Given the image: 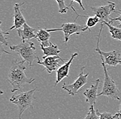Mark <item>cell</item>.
<instances>
[{
  "label": "cell",
  "mask_w": 121,
  "mask_h": 119,
  "mask_svg": "<svg viewBox=\"0 0 121 119\" xmlns=\"http://www.w3.org/2000/svg\"><path fill=\"white\" fill-rule=\"evenodd\" d=\"M37 88L29 91L21 92L19 95H15L10 99V101L15 104L19 109V119H22L23 113L28 108H33V101L36 100L35 97V92Z\"/></svg>",
  "instance_id": "4"
},
{
  "label": "cell",
  "mask_w": 121,
  "mask_h": 119,
  "mask_svg": "<svg viewBox=\"0 0 121 119\" xmlns=\"http://www.w3.org/2000/svg\"><path fill=\"white\" fill-rule=\"evenodd\" d=\"M82 1H83V0H71V2H70V4H69V8L71 7L72 8L73 7L72 3H73V2H76V3H78V4L80 5V6H81V8L83 9V10H85V8L83 6Z\"/></svg>",
  "instance_id": "23"
},
{
  "label": "cell",
  "mask_w": 121,
  "mask_h": 119,
  "mask_svg": "<svg viewBox=\"0 0 121 119\" xmlns=\"http://www.w3.org/2000/svg\"><path fill=\"white\" fill-rule=\"evenodd\" d=\"M101 60H102V66L104 70L105 77H104V82H103L102 91L100 92V93L98 94V97L105 96L108 97L109 101L110 99H116V100L121 101L120 91L118 88L117 85L116 84L115 82L112 79V77L108 73L106 65L104 63V59L102 56H101Z\"/></svg>",
  "instance_id": "3"
},
{
  "label": "cell",
  "mask_w": 121,
  "mask_h": 119,
  "mask_svg": "<svg viewBox=\"0 0 121 119\" xmlns=\"http://www.w3.org/2000/svg\"><path fill=\"white\" fill-rule=\"evenodd\" d=\"M41 49L42 50L43 53V59H45L50 56H59V54L61 52L58 48L57 45H54L52 43H50V45L46 47L41 46Z\"/></svg>",
  "instance_id": "15"
},
{
  "label": "cell",
  "mask_w": 121,
  "mask_h": 119,
  "mask_svg": "<svg viewBox=\"0 0 121 119\" xmlns=\"http://www.w3.org/2000/svg\"><path fill=\"white\" fill-rule=\"evenodd\" d=\"M35 38L39 42H40V46L46 47L50 45V42H49V40L50 38V34L46 29L39 28Z\"/></svg>",
  "instance_id": "14"
},
{
  "label": "cell",
  "mask_w": 121,
  "mask_h": 119,
  "mask_svg": "<svg viewBox=\"0 0 121 119\" xmlns=\"http://www.w3.org/2000/svg\"><path fill=\"white\" fill-rule=\"evenodd\" d=\"M60 61L63 62H65V60L62 59L59 56H50L43 59V62H41L40 60H38L37 63L40 65L43 66L44 70H45L49 74H50L53 71H56L58 70V68L60 67L59 64Z\"/></svg>",
  "instance_id": "9"
},
{
  "label": "cell",
  "mask_w": 121,
  "mask_h": 119,
  "mask_svg": "<svg viewBox=\"0 0 121 119\" xmlns=\"http://www.w3.org/2000/svg\"><path fill=\"white\" fill-rule=\"evenodd\" d=\"M19 36L21 38L22 41H26L32 38H35L37 34H35L36 30L31 28L27 23H25L21 29L17 30Z\"/></svg>",
  "instance_id": "13"
},
{
  "label": "cell",
  "mask_w": 121,
  "mask_h": 119,
  "mask_svg": "<svg viewBox=\"0 0 121 119\" xmlns=\"http://www.w3.org/2000/svg\"><path fill=\"white\" fill-rule=\"evenodd\" d=\"M25 61H19L17 59L12 62L11 67L8 75V82H9L13 88L11 92L16 91H22V89L27 84H30L35 81V78H28L25 73L26 67Z\"/></svg>",
  "instance_id": "1"
},
{
  "label": "cell",
  "mask_w": 121,
  "mask_h": 119,
  "mask_svg": "<svg viewBox=\"0 0 121 119\" xmlns=\"http://www.w3.org/2000/svg\"><path fill=\"white\" fill-rule=\"evenodd\" d=\"M100 80L97 79L94 81V84L91 86L90 88L87 89L84 92V95L85 97V101L87 103H90L91 105H95L97 97H98V90L100 86Z\"/></svg>",
  "instance_id": "11"
},
{
  "label": "cell",
  "mask_w": 121,
  "mask_h": 119,
  "mask_svg": "<svg viewBox=\"0 0 121 119\" xmlns=\"http://www.w3.org/2000/svg\"><path fill=\"white\" fill-rule=\"evenodd\" d=\"M104 24H101L100 25V30L99 32V34L98 36V40H97V47L95 49L96 52L99 53L100 56H102L104 59V63L105 65L109 67H116L118 65H121V53L118 50H113L109 52H105L100 50L99 47V43H100V35L103 30Z\"/></svg>",
  "instance_id": "5"
},
{
  "label": "cell",
  "mask_w": 121,
  "mask_h": 119,
  "mask_svg": "<svg viewBox=\"0 0 121 119\" xmlns=\"http://www.w3.org/2000/svg\"><path fill=\"white\" fill-rule=\"evenodd\" d=\"M10 34L7 32H4L2 28H1V26L0 27V43L1 44H2L3 45H5V46H8V43L7 42V38L6 37V35H9Z\"/></svg>",
  "instance_id": "20"
},
{
  "label": "cell",
  "mask_w": 121,
  "mask_h": 119,
  "mask_svg": "<svg viewBox=\"0 0 121 119\" xmlns=\"http://www.w3.org/2000/svg\"><path fill=\"white\" fill-rule=\"evenodd\" d=\"M85 67H83L81 69V73H79L77 79L75 80V82L72 83V84H66L64 83L62 86V88L68 92V93L71 96H75L80 91L81 88L85 86L87 83V77L89 76V73L84 74L83 71L85 70Z\"/></svg>",
  "instance_id": "7"
},
{
  "label": "cell",
  "mask_w": 121,
  "mask_h": 119,
  "mask_svg": "<svg viewBox=\"0 0 121 119\" xmlns=\"http://www.w3.org/2000/svg\"><path fill=\"white\" fill-rule=\"evenodd\" d=\"M56 1L59 5V12L61 15L67 13L68 10L69 9V7L66 6L65 4V0H56Z\"/></svg>",
  "instance_id": "18"
},
{
  "label": "cell",
  "mask_w": 121,
  "mask_h": 119,
  "mask_svg": "<svg viewBox=\"0 0 121 119\" xmlns=\"http://www.w3.org/2000/svg\"><path fill=\"white\" fill-rule=\"evenodd\" d=\"M84 119H100V116L97 114L96 111L94 110V105H91L89 112Z\"/></svg>",
  "instance_id": "19"
},
{
  "label": "cell",
  "mask_w": 121,
  "mask_h": 119,
  "mask_svg": "<svg viewBox=\"0 0 121 119\" xmlns=\"http://www.w3.org/2000/svg\"><path fill=\"white\" fill-rule=\"evenodd\" d=\"M24 5V2L19 4L16 3L14 6V10H15V14H14V24L8 30H19L21 29L25 23H26V19L24 16H23L22 13L21 12L20 8L22 6Z\"/></svg>",
  "instance_id": "12"
},
{
  "label": "cell",
  "mask_w": 121,
  "mask_h": 119,
  "mask_svg": "<svg viewBox=\"0 0 121 119\" xmlns=\"http://www.w3.org/2000/svg\"><path fill=\"white\" fill-rule=\"evenodd\" d=\"M7 53V54H10V52H8L7 51H6L4 48V45L2 44H1L0 45V56H2V53Z\"/></svg>",
  "instance_id": "24"
},
{
  "label": "cell",
  "mask_w": 121,
  "mask_h": 119,
  "mask_svg": "<svg viewBox=\"0 0 121 119\" xmlns=\"http://www.w3.org/2000/svg\"><path fill=\"white\" fill-rule=\"evenodd\" d=\"M80 16L86 18V27L89 29L90 31V29L91 28L96 26V24H98V23L100 22V19L96 15H94V16H90L80 15Z\"/></svg>",
  "instance_id": "17"
},
{
  "label": "cell",
  "mask_w": 121,
  "mask_h": 119,
  "mask_svg": "<svg viewBox=\"0 0 121 119\" xmlns=\"http://www.w3.org/2000/svg\"><path fill=\"white\" fill-rule=\"evenodd\" d=\"M108 4L105 6H100L97 7H91L94 15L100 19V23H110V15L116 12V4L112 1H107Z\"/></svg>",
  "instance_id": "8"
},
{
  "label": "cell",
  "mask_w": 121,
  "mask_h": 119,
  "mask_svg": "<svg viewBox=\"0 0 121 119\" xmlns=\"http://www.w3.org/2000/svg\"></svg>",
  "instance_id": "26"
},
{
  "label": "cell",
  "mask_w": 121,
  "mask_h": 119,
  "mask_svg": "<svg viewBox=\"0 0 121 119\" xmlns=\"http://www.w3.org/2000/svg\"><path fill=\"white\" fill-rule=\"evenodd\" d=\"M11 51L15 52L19 54L23 60L27 62L30 68H32L34 60L39 58L36 53V48L35 43L29 41H22L19 44L17 45H12L10 47Z\"/></svg>",
  "instance_id": "2"
},
{
  "label": "cell",
  "mask_w": 121,
  "mask_h": 119,
  "mask_svg": "<svg viewBox=\"0 0 121 119\" xmlns=\"http://www.w3.org/2000/svg\"><path fill=\"white\" fill-rule=\"evenodd\" d=\"M114 116L116 119H121V104L120 105V110H118V112L114 114Z\"/></svg>",
  "instance_id": "25"
},
{
  "label": "cell",
  "mask_w": 121,
  "mask_h": 119,
  "mask_svg": "<svg viewBox=\"0 0 121 119\" xmlns=\"http://www.w3.org/2000/svg\"><path fill=\"white\" fill-rule=\"evenodd\" d=\"M96 113L100 116V119H116L115 116L113 115L112 113H109V112L100 113L98 112V110H96Z\"/></svg>",
  "instance_id": "21"
},
{
  "label": "cell",
  "mask_w": 121,
  "mask_h": 119,
  "mask_svg": "<svg viewBox=\"0 0 121 119\" xmlns=\"http://www.w3.org/2000/svg\"><path fill=\"white\" fill-rule=\"evenodd\" d=\"M117 12L119 13V16H118V17H116V18H110V23L112 24V23L114 22V21H119V22H120V24H119V25L118 26V28H121V10H118Z\"/></svg>",
  "instance_id": "22"
},
{
  "label": "cell",
  "mask_w": 121,
  "mask_h": 119,
  "mask_svg": "<svg viewBox=\"0 0 121 119\" xmlns=\"http://www.w3.org/2000/svg\"><path fill=\"white\" fill-rule=\"evenodd\" d=\"M102 24H105L108 27L109 31L111 34V36L113 38V39L121 41V28L115 27L109 23H104Z\"/></svg>",
  "instance_id": "16"
},
{
  "label": "cell",
  "mask_w": 121,
  "mask_h": 119,
  "mask_svg": "<svg viewBox=\"0 0 121 119\" xmlns=\"http://www.w3.org/2000/svg\"><path fill=\"white\" fill-rule=\"evenodd\" d=\"M89 29L86 26L81 25L78 23H63L60 28L57 29H46V30L49 32H54L62 31L64 34V43L67 45L71 36L74 34L80 35L82 32H85Z\"/></svg>",
  "instance_id": "6"
},
{
  "label": "cell",
  "mask_w": 121,
  "mask_h": 119,
  "mask_svg": "<svg viewBox=\"0 0 121 119\" xmlns=\"http://www.w3.org/2000/svg\"><path fill=\"white\" fill-rule=\"evenodd\" d=\"M78 53H74L71 56L70 59L68 60L67 62H65L63 65L60 66L58 70L56 71V82L54 84V86H56L59 82H60L63 79H65V77H68L69 76V68L70 66L73 62V60H74L75 58L77 57Z\"/></svg>",
  "instance_id": "10"
}]
</instances>
